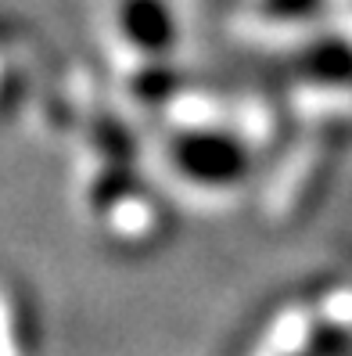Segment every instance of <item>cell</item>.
Instances as JSON below:
<instances>
[{
    "label": "cell",
    "mask_w": 352,
    "mask_h": 356,
    "mask_svg": "<svg viewBox=\"0 0 352 356\" xmlns=\"http://www.w3.org/2000/svg\"><path fill=\"white\" fill-rule=\"evenodd\" d=\"M169 165L194 187H234L248 165V140L216 127H183L169 144Z\"/></svg>",
    "instance_id": "obj_1"
},
{
    "label": "cell",
    "mask_w": 352,
    "mask_h": 356,
    "mask_svg": "<svg viewBox=\"0 0 352 356\" xmlns=\"http://www.w3.org/2000/svg\"><path fill=\"white\" fill-rule=\"evenodd\" d=\"M112 22L126 58L162 61L173 47V18L165 0H119Z\"/></svg>",
    "instance_id": "obj_2"
},
{
    "label": "cell",
    "mask_w": 352,
    "mask_h": 356,
    "mask_svg": "<svg viewBox=\"0 0 352 356\" xmlns=\"http://www.w3.org/2000/svg\"><path fill=\"white\" fill-rule=\"evenodd\" d=\"M345 349H349V334L338 324H320V327L309 331L302 349L292 353V356H345Z\"/></svg>",
    "instance_id": "obj_3"
},
{
    "label": "cell",
    "mask_w": 352,
    "mask_h": 356,
    "mask_svg": "<svg viewBox=\"0 0 352 356\" xmlns=\"http://www.w3.org/2000/svg\"><path fill=\"white\" fill-rule=\"evenodd\" d=\"M8 90H11V65H8L4 51H0V101L8 97Z\"/></svg>",
    "instance_id": "obj_4"
}]
</instances>
